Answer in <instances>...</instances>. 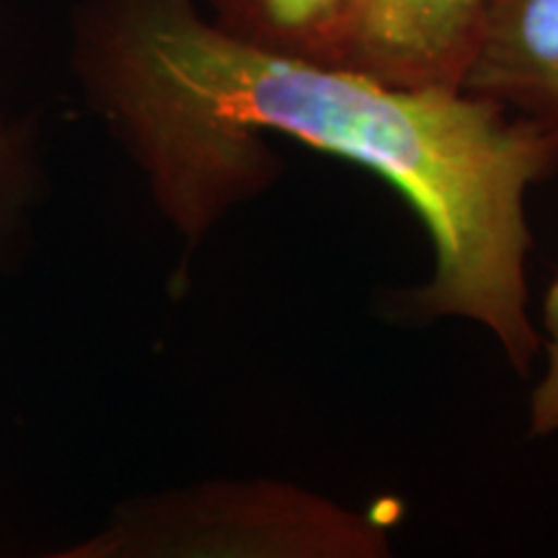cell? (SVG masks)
<instances>
[{"label":"cell","instance_id":"cell-7","mask_svg":"<svg viewBox=\"0 0 558 558\" xmlns=\"http://www.w3.org/2000/svg\"><path fill=\"white\" fill-rule=\"evenodd\" d=\"M543 324L548 331V369L530 399V435L533 437L558 432V277L546 292Z\"/></svg>","mask_w":558,"mask_h":558},{"label":"cell","instance_id":"cell-4","mask_svg":"<svg viewBox=\"0 0 558 558\" xmlns=\"http://www.w3.org/2000/svg\"><path fill=\"white\" fill-rule=\"evenodd\" d=\"M463 90L541 124L558 143V0H488Z\"/></svg>","mask_w":558,"mask_h":558},{"label":"cell","instance_id":"cell-6","mask_svg":"<svg viewBox=\"0 0 558 558\" xmlns=\"http://www.w3.org/2000/svg\"><path fill=\"white\" fill-rule=\"evenodd\" d=\"M41 184L39 137L32 124L0 122V246L13 239Z\"/></svg>","mask_w":558,"mask_h":558},{"label":"cell","instance_id":"cell-2","mask_svg":"<svg viewBox=\"0 0 558 558\" xmlns=\"http://www.w3.org/2000/svg\"><path fill=\"white\" fill-rule=\"evenodd\" d=\"M388 525L279 481H209L117 507L62 558H383Z\"/></svg>","mask_w":558,"mask_h":558},{"label":"cell","instance_id":"cell-5","mask_svg":"<svg viewBox=\"0 0 558 558\" xmlns=\"http://www.w3.org/2000/svg\"><path fill=\"white\" fill-rule=\"evenodd\" d=\"M352 0H202L207 16L235 37L275 52L337 65Z\"/></svg>","mask_w":558,"mask_h":558},{"label":"cell","instance_id":"cell-3","mask_svg":"<svg viewBox=\"0 0 558 558\" xmlns=\"http://www.w3.org/2000/svg\"><path fill=\"white\" fill-rule=\"evenodd\" d=\"M488 0H352L337 65L407 90H463Z\"/></svg>","mask_w":558,"mask_h":558},{"label":"cell","instance_id":"cell-1","mask_svg":"<svg viewBox=\"0 0 558 558\" xmlns=\"http://www.w3.org/2000/svg\"><path fill=\"white\" fill-rule=\"evenodd\" d=\"M73 65L190 256L220 218L275 184V132L365 166L414 207L435 271L416 318L486 326L525 375L533 235L527 190L558 166L541 124L465 90H407L220 29L202 0H86Z\"/></svg>","mask_w":558,"mask_h":558}]
</instances>
